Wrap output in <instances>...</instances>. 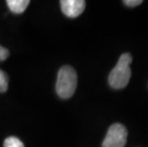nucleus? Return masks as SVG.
<instances>
[{"instance_id":"f257e3e1","label":"nucleus","mask_w":148,"mask_h":147,"mask_svg":"<svg viewBox=\"0 0 148 147\" xmlns=\"http://www.w3.org/2000/svg\"><path fill=\"white\" fill-rule=\"evenodd\" d=\"M133 57L130 54L125 53L121 55L114 69L110 72L108 77L109 85L114 89H122L127 86L131 79L130 64Z\"/></svg>"},{"instance_id":"f03ea898","label":"nucleus","mask_w":148,"mask_h":147,"mask_svg":"<svg viewBox=\"0 0 148 147\" xmlns=\"http://www.w3.org/2000/svg\"><path fill=\"white\" fill-rule=\"evenodd\" d=\"M77 85V72L73 67L65 65L59 69L56 83V91L59 98H70L75 92Z\"/></svg>"},{"instance_id":"7ed1b4c3","label":"nucleus","mask_w":148,"mask_h":147,"mask_svg":"<svg viewBox=\"0 0 148 147\" xmlns=\"http://www.w3.org/2000/svg\"><path fill=\"white\" fill-rule=\"evenodd\" d=\"M127 136L128 132L124 125L121 123L112 124L102 142V147H124Z\"/></svg>"},{"instance_id":"20e7f679","label":"nucleus","mask_w":148,"mask_h":147,"mask_svg":"<svg viewBox=\"0 0 148 147\" xmlns=\"http://www.w3.org/2000/svg\"><path fill=\"white\" fill-rule=\"evenodd\" d=\"M86 2L84 0H61L60 7L66 16L75 18L83 12Z\"/></svg>"},{"instance_id":"39448f33","label":"nucleus","mask_w":148,"mask_h":147,"mask_svg":"<svg viewBox=\"0 0 148 147\" xmlns=\"http://www.w3.org/2000/svg\"><path fill=\"white\" fill-rule=\"evenodd\" d=\"M29 0H8L7 5L14 14H22L29 6Z\"/></svg>"},{"instance_id":"423d86ee","label":"nucleus","mask_w":148,"mask_h":147,"mask_svg":"<svg viewBox=\"0 0 148 147\" xmlns=\"http://www.w3.org/2000/svg\"><path fill=\"white\" fill-rule=\"evenodd\" d=\"M4 147H24V144L16 137H9L5 139Z\"/></svg>"},{"instance_id":"0eeeda50","label":"nucleus","mask_w":148,"mask_h":147,"mask_svg":"<svg viewBox=\"0 0 148 147\" xmlns=\"http://www.w3.org/2000/svg\"><path fill=\"white\" fill-rule=\"evenodd\" d=\"M8 90V76L2 70H0V93H4Z\"/></svg>"},{"instance_id":"6e6552de","label":"nucleus","mask_w":148,"mask_h":147,"mask_svg":"<svg viewBox=\"0 0 148 147\" xmlns=\"http://www.w3.org/2000/svg\"><path fill=\"white\" fill-rule=\"evenodd\" d=\"M9 50L4 48V47L0 46V61H4L9 57Z\"/></svg>"},{"instance_id":"1a4fd4ad","label":"nucleus","mask_w":148,"mask_h":147,"mask_svg":"<svg viewBox=\"0 0 148 147\" xmlns=\"http://www.w3.org/2000/svg\"><path fill=\"white\" fill-rule=\"evenodd\" d=\"M141 3H143L141 0H124L123 1V4L128 6V7H137Z\"/></svg>"}]
</instances>
